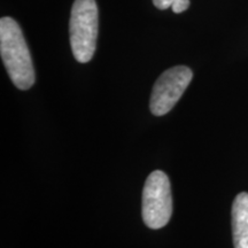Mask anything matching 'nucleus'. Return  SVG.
Listing matches in <instances>:
<instances>
[{"label":"nucleus","mask_w":248,"mask_h":248,"mask_svg":"<svg viewBox=\"0 0 248 248\" xmlns=\"http://www.w3.org/2000/svg\"><path fill=\"white\" fill-rule=\"evenodd\" d=\"M0 53L6 70L14 85L29 90L35 84L32 59L22 30L12 17L0 20Z\"/></svg>","instance_id":"nucleus-1"},{"label":"nucleus","mask_w":248,"mask_h":248,"mask_svg":"<svg viewBox=\"0 0 248 248\" xmlns=\"http://www.w3.org/2000/svg\"><path fill=\"white\" fill-rule=\"evenodd\" d=\"M70 45L75 59L86 63L93 58L97 47L98 6L95 0H75L71 8Z\"/></svg>","instance_id":"nucleus-2"},{"label":"nucleus","mask_w":248,"mask_h":248,"mask_svg":"<svg viewBox=\"0 0 248 248\" xmlns=\"http://www.w3.org/2000/svg\"><path fill=\"white\" fill-rule=\"evenodd\" d=\"M142 219L150 229L157 230L168 224L172 214L171 188L168 176L155 170L148 176L142 191Z\"/></svg>","instance_id":"nucleus-3"},{"label":"nucleus","mask_w":248,"mask_h":248,"mask_svg":"<svg viewBox=\"0 0 248 248\" xmlns=\"http://www.w3.org/2000/svg\"><path fill=\"white\" fill-rule=\"evenodd\" d=\"M192 78L193 73L185 66L172 67L161 74L152 90L150 102L152 114L162 116L169 113L182 98Z\"/></svg>","instance_id":"nucleus-4"},{"label":"nucleus","mask_w":248,"mask_h":248,"mask_svg":"<svg viewBox=\"0 0 248 248\" xmlns=\"http://www.w3.org/2000/svg\"><path fill=\"white\" fill-rule=\"evenodd\" d=\"M232 233L234 248H248V193L235 197L232 206Z\"/></svg>","instance_id":"nucleus-5"},{"label":"nucleus","mask_w":248,"mask_h":248,"mask_svg":"<svg viewBox=\"0 0 248 248\" xmlns=\"http://www.w3.org/2000/svg\"><path fill=\"white\" fill-rule=\"evenodd\" d=\"M190 6V0H176L175 2L171 5V9L173 13L179 14L186 11Z\"/></svg>","instance_id":"nucleus-6"},{"label":"nucleus","mask_w":248,"mask_h":248,"mask_svg":"<svg viewBox=\"0 0 248 248\" xmlns=\"http://www.w3.org/2000/svg\"><path fill=\"white\" fill-rule=\"evenodd\" d=\"M175 1L176 0H153V4L159 9H168Z\"/></svg>","instance_id":"nucleus-7"}]
</instances>
